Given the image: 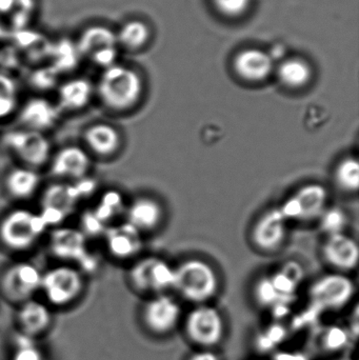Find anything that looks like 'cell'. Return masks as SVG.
Returning <instances> with one entry per match:
<instances>
[{
  "mask_svg": "<svg viewBox=\"0 0 359 360\" xmlns=\"http://www.w3.org/2000/svg\"><path fill=\"white\" fill-rule=\"evenodd\" d=\"M221 12L229 16H237L248 8L250 0H213Z\"/></svg>",
  "mask_w": 359,
  "mask_h": 360,
  "instance_id": "4dcf8cb0",
  "label": "cell"
},
{
  "mask_svg": "<svg viewBox=\"0 0 359 360\" xmlns=\"http://www.w3.org/2000/svg\"><path fill=\"white\" fill-rule=\"evenodd\" d=\"M218 277L214 269L200 259H188L174 268V289L188 302L204 304L218 291Z\"/></svg>",
  "mask_w": 359,
  "mask_h": 360,
  "instance_id": "3957f363",
  "label": "cell"
},
{
  "mask_svg": "<svg viewBox=\"0 0 359 360\" xmlns=\"http://www.w3.org/2000/svg\"><path fill=\"white\" fill-rule=\"evenodd\" d=\"M278 74L280 82L284 86L291 89H299L310 82L312 72L305 61L291 59L280 65Z\"/></svg>",
  "mask_w": 359,
  "mask_h": 360,
  "instance_id": "d4e9b609",
  "label": "cell"
},
{
  "mask_svg": "<svg viewBox=\"0 0 359 360\" xmlns=\"http://www.w3.org/2000/svg\"><path fill=\"white\" fill-rule=\"evenodd\" d=\"M149 38V30L141 21H130L122 30L117 40L128 49L141 48Z\"/></svg>",
  "mask_w": 359,
  "mask_h": 360,
  "instance_id": "4316f807",
  "label": "cell"
},
{
  "mask_svg": "<svg viewBox=\"0 0 359 360\" xmlns=\"http://www.w3.org/2000/svg\"><path fill=\"white\" fill-rule=\"evenodd\" d=\"M122 207V198L116 192H107L103 194L96 207L93 212L98 216L101 221L105 224H109L110 220L113 219L117 215L118 211Z\"/></svg>",
  "mask_w": 359,
  "mask_h": 360,
  "instance_id": "83f0119b",
  "label": "cell"
},
{
  "mask_svg": "<svg viewBox=\"0 0 359 360\" xmlns=\"http://www.w3.org/2000/svg\"><path fill=\"white\" fill-rule=\"evenodd\" d=\"M105 249L116 259H129L141 251V232L128 222L107 226L103 233Z\"/></svg>",
  "mask_w": 359,
  "mask_h": 360,
  "instance_id": "ac0fdd59",
  "label": "cell"
},
{
  "mask_svg": "<svg viewBox=\"0 0 359 360\" xmlns=\"http://www.w3.org/2000/svg\"><path fill=\"white\" fill-rule=\"evenodd\" d=\"M48 167L57 181H79L90 175L93 158L82 146L67 145L53 151Z\"/></svg>",
  "mask_w": 359,
  "mask_h": 360,
  "instance_id": "30bf717a",
  "label": "cell"
},
{
  "mask_svg": "<svg viewBox=\"0 0 359 360\" xmlns=\"http://www.w3.org/2000/svg\"><path fill=\"white\" fill-rule=\"evenodd\" d=\"M48 228L38 212L15 207L0 218V245L13 253L30 251L39 243Z\"/></svg>",
  "mask_w": 359,
  "mask_h": 360,
  "instance_id": "7a4b0ae2",
  "label": "cell"
},
{
  "mask_svg": "<svg viewBox=\"0 0 359 360\" xmlns=\"http://www.w3.org/2000/svg\"><path fill=\"white\" fill-rule=\"evenodd\" d=\"M318 219H320V226L328 236L344 233V229L347 224L345 213L339 209H326Z\"/></svg>",
  "mask_w": 359,
  "mask_h": 360,
  "instance_id": "f1b7e54d",
  "label": "cell"
},
{
  "mask_svg": "<svg viewBox=\"0 0 359 360\" xmlns=\"http://www.w3.org/2000/svg\"><path fill=\"white\" fill-rule=\"evenodd\" d=\"M188 360H219V357L214 352L209 350H202L194 353Z\"/></svg>",
  "mask_w": 359,
  "mask_h": 360,
  "instance_id": "d6a6232c",
  "label": "cell"
},
{
  "mask_svg": "<svg viewBox=\"0 0 359 360\" xmlns=\"http://www.w3.org/2000/svg\"><path fill=\"white\" fill-rule=\"evenodd\" d=\"M4 145L19 165L36 170L48 167L53 154L52 143L46 134L29 129L8 131L4 134Z\"/></svg>",
  "mask_w": 359,
  "mask_h": 360,
  "instance_id": "5b68a950",
  "label": "cell"
},
{
  "mask_svg": "<svg viewBox=\"0 0 359 360\" xmlns=\"http://www.w3.org/2000/svg\"><path fill=\"white\" fill-rule=\"evenodd\" d=\"M95 88L90 82L82 78L65 82L58 90L56 105L61 112H77L90 103Z\"/></svg>",
  "mask_w": 359,
  "mask_h": 360,
  "instance_id": "cb8c5ba5",
  "label": "cell"
},
{
  "mask_svg": "<svg viewBox=\"0 0 359 360\" xmlns=\"http://www.w3.org/2000/svg\"><path fill=\"white\" fill-rule=\"evenodd\" d=\"M50 250L58 259L70 264L86 257V236L78 229L59 228L53 231Z\"/></svg>",
  "mask_w": 359,
  "mask_h": 360,
  "instance_id": "ffe728a7",
  "label": "cell"
},
{
  "mask_svg": "<svg viewBox=\"0 0 359 360\" xmlns=\"http://www.w3.org/2000/svg\"><path fill=\"white\" fill-rule=\"evenodd\" d=\"M126 222L139 232L153 230L162 219V205L150 197H137L126 207Z\"/></svg>",
  "mask_w": 359,
  "mask_h": 360,
  "instance_id": "7402d4cb",
  "label": "cell"
},
{
  "mask_svg": "<svg viewBox=\"0 0 359 360\" xmlns=\"http://www.w3.org/2000/svg\"><path fill=\"white\" fill-rule=\"evenodd\" d=\"M334 360H352L351 359H348V357H341V359H337Z\"/></svg>",
  "mask_w": 359,
  "mask_h": 360,
  "instance_id": "836d02e7",
  "label": "cell"
},
{
  "mask_svg": "<svg viewBox=\"0 0 359 360\" xmlns=\"http://www.w3.org/2000/svg\"><path fill=\"white\" fill-rule=\"evenodd\" d=\"M328 192L320 184L301 186L280 207L285 217L296 221H311L320 217L327 207Z\"/></svg>",
  "mask_w": 359,
  "mask_h": 360,
  "instance_id": "7c38bea8",
  "label": "cell"
},
{
  "mask_svg": "<svg viewBox=\"0 0 359 360\" xmlns=\"http://www.w3.org/2000/svg\"><path fill=\"white\" fill-rule=\"evenodd\" d=\"M322 255L331 266L341 272H349L358 266V243L345 233L329 235L322 245Z\"/></svg>",
  "mask_w": 359,
  "mask_h": 360,
  "instance_id": "d6986e66",
  "label": "cell"
},
{
  "mask_svg": "<svg viewBox=\"0 0 359 360\" xmlns=\"http://www.w3.org/2000/svg\"><path fill=\"white\" fill-rule=\"evenodd\" d=\"M16 340V348L13 353L12 360H44L41 350L32 340L34 338H27L19 333Z\"/></svg>",
  "mask_w": 359,
  "mask_h": 360,
  "instance_id": "f546056e",
  "label": "cell"
},
{
  "mask_svg": "<svg viewBox=\"0 0 359 360\" xmlns=\"http://www.w3.org/2000/svg\"><path fill=\"white\" fill-rule=\"evenodd\" d=\"M337 186L346 193H356L359 186V162L355 158L341 160L334 170Z\"/></svg>",
  "mask_w": 359,
  "mask_h": 360,
  "instance_id": "484cf974",
  "label": "cell"
},
{
  "mask_svg": "<svg viewBox=\"0 0 359 360\" xmlns=\"http://www.w3.org/2000/svg\"><path fill=\"white\" fill-rule=\"evenodd\" d=\"M16 110V101L14 96L8 93L0 91V120H6L12 115Z\"/></svg>",
  "mask_w": 359,
  "mask_h": 360,
  "instance_id": "1f68e13d",
  "label": "cell"
},
{
  "mask_svg": "<svg viewBox=\"0 0 359 360\" xmlns=\"http://www.w3.org/2000/svg\"><path fill=\"white\" fill-rule=\"evenodd\" d=\"M131 285L143 293H159L172 289L174 268L157 257L138 260L129 271Z\"/></svg>",
  "mask_w": 359,
  "mask_h": 360,
  "instance_id": "9c48e42d",
  "label": "cell"
},
{
  "mask_svg": "<svg viewBox=\"0 0 359 360\" xmlns=\"http://www.w3.org/2000/svg\"><path fill=\"white\" fill-rule=\"evenodd\" d=\"M84 179L76 182L57 181L46 188L40 201L38 213L46 221V226H58L73 214L78 202L84 196Z\"/></svg>",
  "mask_w": 359,
  "mask_h": 360,
  "instance_id": "8992f818",
  "label": "cell"
},
{
  "mask_svg": "<svg viewBox=\"0 0 359 360\" xmlns=\"http://www.w3.org/2000/svg\"><path fill=\"white\" fill-rule=\"evenodd\" d=\"M181 307L174 298L158 294L143 309V321L152 333L164 335L174 330L181 319Z\"/></svg>",
  "mask_w": 359,
  "mask_h": 360,
  "instance_id": "4fadbf2b",
  "label": "cell"
},
{
  "mask_svg": "<svg viewBox=\"0 0 359 360\" xmlns=\"http://www.w3.org/2000/svg\"><path fill=\"white\" fill-rule=\"evenodd\" d=\"M236 72L248 82H261L271 74L273 59L259 50H247L237 55L234 63Z\"/></svg>",
  "mask_w": 359,
  "mask_h": 360,
  "instance_id": "603a6c76",
  "label": "cell"
},
{
  "mask_svg": "<svg viewBox=\"0 0 359 360\" xmlns=\"http://www.w3.org/2000/svg\"><path fill=\"white\" fill-rule=\"evenodd\" d=\"M82 147L93 158H113L122 148V137L113 124L105 122H96L89 124L82 132Z\"/></svg>",
  "mask_w": 359,
  "mask_h": 360,
  "instance_id": "9a60e30c",
  "label": "cell"
},
{
  "mask_svg": "<svg viewBox=\"0 0 359 360\" xmlns=\"http://www.w3.org/2000/svg\"><path fill=\"white\" fill-rule=\"evenodd\" d=\"M289 220L280 207L265 212L253 226V243L263 251H275L284 245Z\"/></svg>",
  "mask_w": 359,
  "mask_h": 360,
  "instance_id": "5bb4252c",
  "label": "cell"
},
{
  "mask_svg": "<svg viewBox=\"0 0 359 360\" xmlns=\"http://www.w3.org/2000/svg\"><path fill=\"white\" fill-rule=\"evenodd\" d=\"M185 330L193 344L209 349L216 346L223 338L225 323L217 309L200 304L187 315Z\"/></svg>",
  "mask_w": 359,
  "mask_h": 360,
  "instance_id": "ba28073f",
  "label": "cell"
},
{
  "mask_svg": "<svg viewBox=\"0 0 359 360\" xmlns=\"http://www.w3.org/2000/svg\"><path fill=\"white\" fill-rule=\"evenodd\" d=\"M355 294L353 281L344 274H328L314 281L310 287L312 304L322 310H339L349 304Z\"/></svg>",
  "mask_w": 359,
  "mask_h": 360,
  "instance_id": "8fae6325",
  "label": "cell"
},
{
  "mask_svg": "<svg viewBox=\"0 0 359 360\" xmlns=\"http://www.w3.org/2000/svg\"><path fill=\"white\" fill-rule=\"evenodd\" d=\"M63 112L56 103L35 97L25 101L18 110V120L20 128L37 131L46 134L58 122Z\"/></svg>",
  "mask_w": 359,
  "mask_h": 360,
  "instance_id": "2e32d148",
  "label": "cell"
},
{
  "mask_svg": "<svg viewBox=\"0 0 359 360\" xmlns=\"http://www.w3.org/2000/svg\"><path fill=\"white\" fill-rule=\"evenodd\" d=\"M16 321L21 334L36 338L44 335L50 329L53 321L52 311L46 302L32 298L19 304Z\"/></svg>",
  "mask_w": 359,
  "mask_h": 360,
  "instance_id": "e0dca14e",
  "label": "cell"
},
{
  "mask_svg": "<svg viewBox=\"0 0 359 360\" xmlns=\"http://www.w3.org/2000/svg\"><path fill=\"white\" fill-rule=\"evenodd\" d=\"M95 94L105 109L116 113L126 112L141 98L143 82L133 70L113 65L101 74Z\"/></svg>",
  "mask_w": 359,
  "mask_h": 360,
  "instance_id": "6da1fadb",
  "label": "cell"
},
{
  "mask_svg": "<svg viewBox=\"0 0 359 360\" xmlns=\"http://www.w3.org/2000/svg\"><path fill=\"white\" fill-rule=\"evenodd\" d=\"M41 181L39 171L19 165L6 173L4 180V190L15 200H27L37 194Z\"/></svg>",
  "mask_w": 359,
  "mask_h": 360,
  "instance_id": "44dd1931",
  "label": "cell"
},
{
  "mask_svg": "<svg viewBox=\"0 0 359 360\" xmlns=\"http://www.w3.org/2000/svg\"><path fill=\"white\" fill-rule=\"evenodd\" d=\"M42 271L30 262L8 264L0 274V294L6 302L19 304L32 300L40 291Z\"/></svg>",
  "mask_w": 359,
  "mask_h": 360,
  "instance_id": "52a82bcc",
  "label": "cell"
},
{
  "mask_svg": "<svg viewBox=\"0 0 359 360\" xmlns=\"http://www.w3.org/2000/svg\"><path fill=\"white\" fill-rule=\"evenodd\" d=\"M86 288V277L77 266L60 264L42 272L40 291L46 304L54 308H65L79 300Z\"/></svg>",
  "mask_w": 359,
  "mask_h": 360,
  "instance_id": "277c9868",
  "label": "cell"
}]
</instances>
